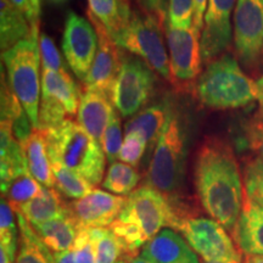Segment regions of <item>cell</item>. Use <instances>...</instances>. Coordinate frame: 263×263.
Returning <instances> with one entry per match:
<instances>
[{
	"instance_id": "cell-21",
	"label": "cell",
	"mask_w": 263,
	"mask_h": 263,
	"mask_svg": "<svg viewBox=\"0 0 263 263\" xmlns=\"http://www.w3.org/2000/svg\"><path fill=\"white\" fill-rule=\"evenodd\" d=\"M50 98L66 108L68 116L77 115L82 93L70 72H58L42 68V95Z\"/></svg>"
},
{
	"instance_id": "cell-32",
	"label": "cell",
	"mask_w": 263,
	"mask_h": 263,
	"mask_svg": "<svg viewBox=\"0 0 263 263\" xmlns=\"http://www.w3.org/2000/svg\"><path fill=\"white\" fill-rule=\"evenodd\" d=\"M15 210L8 200L2 196L0 202V249L17 258V244L20 240L18 224L15 222Z\"/></svg>"
},
{
	"instance_id": "cell-17",
	"label": "cell",
	"mask_w": 263,
	"mask_h": 263,
	"mask_svg": "<svg viewBox=\"0 0 263 263\" xmlns=\"http://www.w3.org/2000/svg\"><path fill=\"white\" fill-rule=\"evenodd\" d=\"M141 255L155 263H201L186 240L170 228L151 239Z\"/></svg>"
},
{
	"instance_id": "cell-25",
	"label": "cell",
	"mask_w": 263,
	"mask_h": 263,
	"mask_svg": "<svg viewBox=\"0 0 263 263\" xmlns=\"http://www.w3.org/2000/svg\"><path fill=\"white\" fill-rule=\"evenodd\" d=\"M0 43L4 52L32 37V26L10 0H0Z\"/></svg>"
},
{
	"instance_id": "cell-47",
	"label": "cell",
	"mask_w": 263,
	"mask_h": 263,
	"mask_svg": "<svg viewBox=\"0 0 263 263\" xmlns=\"http://www.w3.org/2000/svg\"><path fill=\"white\" fill-rule=\"evenodd\" d=\"M130 261H132V258L127 257V256H122V257L118 259V261H117L116 263H129Z\"/></svg>"
},
{
	"instance_id": "cell-26",
	"label": "cell",
	"mask_w": 263,
	"mask_h": 263,
	"mask_svg": "<svg viewBox=\"0 0 263 263\" xmlns=\"http://www.w3.org/2000/svg\"><path fill=\"white\" fill-rule=\"evenodd\" d=\"M20 230V250L16 263H55L54 252L21 213L16 212Z\"/></svg>"
},
{
	"instance_id": "cell-22",
	"label": "cell",
	"mask_w": 263,
	"mask_h": 263,
	"mask_svg": "<svg viewBox=\"0 0 263 263\" xmlns=\"http://www.w3.org/2000/svg\"><path fill=\"white\" fill-rule=\"evenodd\" d=\"M24 149L29 173L43 186L54 188L55 179L51 170V161L49 159L48 144L45 133L41 129H33L31 136L21 144Z\"/></svg>"
},
{
	"instance_id": "cell-23",
	"label": "cell",
	"mask_w": 263,
	"mask_h": 263,
	"mask_svg": "<svg viewBox=\"0 0 263 263\" xmlns=\"http://www.w3.org/2000/svg\"><path fill=\"white\" fill-rule=\"evenodd\" d=\"M170 105V101H162L143 108L126 123V134L138 133L145 139L147 147H155L166 122Z\"/></svg>"
},
{
	"instance_id": "cell-49",
	"label": "cell",
	"mask_w": 263,
	"mask_h": 263,
	"mask_svg": "<svg viewBox=\"0 0 263 263\" xmlns=\"http://www.w3.org/2000/svg\"><path fill=\"white\" fill-rule=\"evenodd\" d=\"M201 263H221V262H209V261H203V259H201Z\"/></svg>"
},
{
	"instance_id": "cell-7",
	"label": "cell",
	"mask_w": 263,
	"mask_h": 263,
	"mask_svg": "<svg viewBox=\"0 0 263 263\" xmlns=\"http://www.w3.org/2000/svg\"><path fill=\"white\" fill-rule=\"evenodd\" d=\"M118 219L138 227L147 241L155 238L166 227L176 230L178 223L170 200L147 184L139 186L127 196L126 205Z\"/></svg>"
},
{
	"instance_id": "cell-6",
	"label": "cell",
	"mask_w": 263,
	"mask_h": 263,
	"mask_svg": "<svg viewBox=\"0 0 263 263\" xmlns=\"http://www.w3.org/2000/svg\"><path fill=\"white\" fill-rule=\"evenodd\" d=\"M166 17V16H164ZM164 17L155 12H133L127 28L116 41L121 49L137 55L170 82V60L162 28Z\"/></svg>"
},
{
	"instance_id": "cell-42",
	"label": "cell",
	"mask_w": 263,
	"mask_h": 263,
	"mask_svg": "<svg viewBox=\"0 0 263 263\" xmlns=\"http://www.w3.org/2000/svg\"><path fill=\"white\" fill-rule=\"evenodd\" d=\"M147 5H149L151 11L155 12V14L162 16V17L166 16V0H147Z\"/></svg>"
},
{
	"instance_id": "cell-11",
	"label": "cell",
	"mask_w": 263,
	"mask_h": 263,
	"mask_svg": "<svg viewBox=\"0 0 263 263\" xmlns=\"http://www.w3.org/2000/svg\"><path fill=\"white\" fill-rule=\"evenodd\" d=\"M234 49L248 70L263 61V0H238L234 10Z\"/></svg>"
},
{
	"instance_id": "cell-30",
	"label": "cell",
	"mask_w": 263,
	"mask_h": 263,
	"mask_svg": "<svg viewBox=\"0 0 263 263\" xmlns=\"http://www.w3.org/2000/svg\"><path fill=\"white\" fill-rule=\"evenodd\" d=\"M95 249L97 263H116L123 256L120 240L108 227L88 228Z\"/></svg>"
},
{
	"instance_id": "cell-13",
	"label": "cell",
	"mask_w": 263,
	"mask_h": 263,
	"mask_svg": "<svg viewBox=\"0 0 263 263\" xmlns=\"http://www.w3.org/2000/svg\"><path fill=\"white\" fill-rule=\"evenodd\" d=\"M88 18L98 33V51L94 62L83 82L84 89L104 91L112 98V89L122 65L120 47L108 34L101 22L88 11Z\"/></svg>"
},
{
	"instance_id": "cell-4",
	"label": "cell",
	"mask_w": 263,
	"mask_h": 263,
	"mask_svg": "<svg viewBox=\"0 0 263 263\" xmlns=\"http://www.w3.org/2000/svg\"><path fill=\"white\" fill-rule=\"evenodd\" d=\"M43 132L47 138L50 161H57L81 174L93 185L103 182L106 155L101 144L91 138L80 123L67 118L60 126Z\"/></svg>"
},
{
	"instance_id": "cell-45",
	"label": "cell",
	"mask_w": 263,
	"mask_h": 263,
	"mask_svg": "<svg viewBox=\"0 0 263 263\" xmlns=\"http://www.w3.org/2000/svg\"><path fill=\"white\" fill-rule=\"evenodd\" d=\"M258 103H259V110H258L257 118L259 121H262V122H263V94L261 95V98H259Z\"/></svg>"
},
{
	"instance_id": "cell-34",
	"label": "cell",
	"mask_w": 263,
	"mask_h": 263,
	"mask_svg": "<svg viewBox=\"0 0 263 263\" xmlns=\"http://www.w3.org/2000/svg\"><path fill=\"white\" fill-rule=\"evenodd\" d=\"M195 6L194 0H168L166 18L173 27L193 28Z\"/></svg>"
},
{
	"instance_id": "cell-36",
	"label": "cell",
	"mask_w": 263,
	"mask_h": 263,
	"mask_svg": "<svg viewBox=\"0 0 263 263\" xmlns=\"http://www.w3.org/2000/svg\"><path fill=\"white\" fill-rule=\"evenodd\" d=\"M101 146L110 164L116 162L122 146V128H121V118L117 112L114 115L112 120L105 130Z\"/></svg>"
},
{
	"instance_id": "cell-9",
	"label": "cell",
	"mask_w": 263,
	"mask_h": 263,
	"mask_svg": "<svg viewBox=\"0 0 263 263\" xmlns=\"http://www.w3.org/2000/svg\"><path fill=\"white\" fill-rule=\"evenodd\" d=\"M183 238L203 261L241 263V252L226 228L215 219L205 217H186L177 226Z\"/></svg>"
},
{
	"instance_id": "cell-15",
	"label": "cell",
	"mask_w": 263,
	"mask_h": 263,
	"mask_svg": "<svg viewBox=\"0 0 263 263\" xmlns=\"http://www.w3.org/2000/svg\"><path fill=\"white\" fill-rule=\"evenodd\" d=\"M126 201L127 197L124 196L114 195L101 189H94L88 195L74 200L68 205L71 215L80 227L105 228L110 227L118 218Z\"/></svg>"
},
{
	"instance_id": "cell-10",
	"label": "cell",
	"mask_w": 263,
	"mask_h": 263,
	"mask_svg": "<svg viewBox=\"0 0 263 263\" xmlns=\"http://www.w3.org/2000/svg\"><path fill=\"white\" fill-rule=\"evenodd\" d=\"M153 68L140 58H122L120 73L112 89V101L123 118L133 117L147 104L156 87Z\"/></svg>"
},
{
	"instance_id": "cell-50",
	"label": "cell",
	"mask_w": 263,
	"mask_h": 263,
	"mask_svg": "<svg viewBox=\"0 0 263 263\" xmlns=\"http://www.w3.org/2000/svg\"><path fill=\"white\" fill-rule=\"evenodd\" d=\"M52 2H54V3H64L65 0H52Z\"/></svg>"
},
{
	"instance_id": "cell-1",
	"label": "cell",
	"mask_w": 263,
	"mask_h": 263,
	"mask_svg": "<svg viewBox=\"0 0 263 263\" xmlns=\"http://www.w3.org/2000/svg\"><path fill=\"white\" fill-rule=\"evenodd\" d=\"M194 183L200 203L212 219L233 233L245 201L239 162L229 144L209 137L197 149Z\"/></svg>"
},
{
	"instance_id": "cell-5",
	"label": "cell",
	"mask_w": 263,
	"mask_h": 263,
	"mask_svg": "<svg viewBox=\"0 0 263 263\" xmlns=\"http://www.w3.org/2000/svg\"><path fill=\"white\" fill-rule=\"evenodd\" d=\"M32 26V37L2 52L6 77L34 129H38L42 80L39 78V24Z\"/></svg>"
},
{
	"instance_id": "cell-2",
	"label": "cell",
	"mask_w": 263,
	"mask_h": 263,
	"mask_svg": "<svg viewBox=\"0 0 263 263\" xmlns=\"http://www.w3.org/2000/svg\"><path fill=\"white\" fill-rule=\"evenodd\" d=\"M199 103L212 110H233L259 100L257 84L242 71L238 60L223 54L207 64L194 88Z\"/></svg>"
},
{
	"instance_id": "cell-29",
	"label": "cell",
	"mask_w": 263,
	"mask_h": 263,
	"mask_svg": "<svg viewBox=\"0 0 263 263\" xmlns=\"http://www.w3.org/2000/svg\"><path fill=\"white\" fill-rule=\"evenodd\" d=\"M51 170L54 174L55 186L61 194L71 199H82L95 189L90 182H88L81 174L68 170L64 164L51 161Z\"/></svg>"
},
{
	"instance_id": "cell-38",
	"label": "cell",
	"mask_w": 263,
	"mask_h": 263,
	"mask_svg": "<svg viewBox=\"0 0 263 263\" xmlns=\"http://www.w3.org/2000/svg\"><path fill=\"white\" fill-rule=\"evenodd\" d=\"M72 252H73L74 263H97V255H95V249L88 228H84V227L80 228V232L76 236Z\"/></svg>"
},
{
	"instance_id": "cell-8",
	"label": "cell",
	"mask_w": 263,
	"mask_h": 263,
	"mask_svg": "<svg viewBox=\"0 0 263 263\" xmlns=\"http://www.w3.org/2000/svg\"><path fill=\"white\" fill-rule=\"evenodd\" d=\"M164 34L170 51V82L178 93L194 91L201 71L200 34L195 29L176 28L164 17Z\"/></svg>"
},
{
	"instance_id": "cell-31",
	"label": "cell",
	"mask_w": 263,
	"mask_h": 263,
	"mask_svg": "<svg viewBox=\"0 0 263 263\" xmlns=\"http://www.w3.org/2000/svg\"><path fill=\"white\" fill-rule=\"evenodd\" d=\"M43 185L37 179L33 178L31 173L18 177L11 183L2 186V196L8 200L12 209L31 201L42 193Z\"/></svg>"
},
{
	"instance_id": "cell-39",
	"label": "cell",
	"mask_w": 263,
	"mask_h": 263,
	"mask_svg": "<svg viewBox=\"0 0 263 263\" xmlns=\"http://www.w3.org/2000/svg\"><path fill=\"white\" fill-rule=\"evenodd\" d=\"M245 141L252 151L263 157V122L257 117L251 121L245 132Z\"/></svg>"
},
{
	"instance_id": "cell-35",
	"label": "cell",
	"mask_w": 263,
	"mask_h": 263,
	"mask_svg": "<svg viewBox=\"0 0 263 263\" xmlns=\"http://www.w3.org/2000/svg\"><path fill=\"white\" fill-rule=\"evenodd\" d=\"M39 52H41L42 68L58 72H68L66 62L61 58L57 45L47 33L39 34Z\"/></svg>"
},
{
	"instance_id": "cell-41",
	"label": "cell",
	"mask_w": 263,
	"mask_h": 263,
	"mask_svg": "<svg viewBox=\"0 0 263 263\" xmlns=\"http://www.w3.org/2000/svg\"><path fill=\"white\" fill-rule=\"evenodd\" d=\"M207 0H194V6H195V14H194V25L193 27L199 33L201 37V32L205 24V14L207 9Z\"/></svg>"
},
{
	"instance_id": "cell-24",
	"label": "cell",
	"mask_w": 263,
	"mask_h": 263,
	"mask_svg": "<svg viewBox=\"0 0 263 263\" xmlns=\"http://www.w3.org/2000/svg\"><path fill=\"white\" fill-rule=\"evenodd\" d=\"M89 10L115 42L124 32L132 18L129 0H88Z\"/></svg>"
},
{
	"instance_id": "cell-18",
	"label": "cell",
	"mask_w": 263,
	"mask_h": 263,
	"mask_svg": "<svg viewBox=\"0 0 263 263\" xmlns=\"http://www.w3.org/2000/svg\"><path fill=\"white\" fill-rule=\"evenodd\" d=\"M240 251L263 256V209L245 195L244 207L232 233Z\"/></svg>"
},
{
	"instance_id": "cell-3",
	"label": "cell",
	"mask_w": 263,
	"mask_h": 263,
	"mask_svg": "<svg viewBox=\"0 0 263 263\" xmlns=\"http://www.w3.org/2000/svg\"><path fill=\"white\" fill-rule=\"evenodd\" d=\"M186 133L179 114L170 105L166 122L154 147L147 171V185L162 193L171 205L184 201L182 188L185 178Z\"/></svg>"
},
{
	"instance_id": "cell-20",
	"label": "cell",
	"mask_w": 263,
	"mask_h": 263,
	"mask_svg": "<svg viewBox=\"0 0 263 263\" xmlns=\"http://www.w3.org/2000/svg\"><path fill=\"white\" fill-rule=\"evenodd\" d=\"M15 212L21 213L32 227L71 215L70 205L62 200L60 192L47 186H43L42 193L37 197L15 209Z\"/></svg>"
},
{
	"instance_id": "cell-33",
	"label": "cell",
	"mask_w": 263,
	"mask_h": 263,
	"mask_svg": "<svg viewBox=\"0 0 263 263\" xmlns=\"http://www.w3.org/2000/svg\"><path fill=\"white\" fill-rule=\"evenodd\" d=\"M245 195L263 209V157H254L244 166Z\"/></svg>"
},
{
	"instance_id": "cell-27",
	"label": "cell",
	"mask_w": 263,
	"mask_h": 263,
	"mask_svg": "<svg viewBox=\"0 0 263 263\" xmlns=\"http://www.w3.org/2000/svg\"><path fill=\"white\" fill-rule=\"evenodd\" d=\"M51 252L67 251L73 248L76 236L80 232V224L68 215L64 218L54 219L44 224L33 227Z\"/></svg>"
},
{
	"instance_id": "cell-12",
	"label": "cell",
	"mask_w": 263,
	"mask_h": 263,
	"mask_svg": "<svg viewBox=\"0 0 263 263\" xmlns=\"http://www.w3.org/2000/svg\"><path fill=\"white\" fill-rule=\"evenodd\" d=\"M66 62L78 80L84 82L98 51V33L93 24L74 11H68L61 41Z\"/></svg>"
},
{
	"instance_id": "cell-19",
	"label": "cell",
	"mask_w": 263,
	"mask_h": 263,
	"mask_svg": "<svg viewBox=\"0 0 263 263\" xmlns=\"http://www.w3.org/2000/svg\"><path fill=\"white\" fill-rule=\"evenodd\" d=\"M21 143L15 137L12 122L2 120L0 123V178L2 186L28 173Z\"/></svg>"
},
{
	"instance_id": "cell-48",
	"label": "cell",
	"mask_w": 263,
	"mask_h": 263,
	"mask_svg": "<svg viewBox=\"0 0 263 263\" xmlns=\"http://www.w3.org/2000/svg\"><path fill=\"white\" fill-rule=\"evenodd\" d=\"M33 2V5L35 6V9L38 10V11H41V0H32Z\"/></svg>"
},
{
	"instance_id": "cell-16",
	"label": "cell",
	"mask_w": 263,
	"mask_h": 263,
	"mask_svg": "<svg viewBox=\"0 0 263 263\" xmlns=\"http://www.w3.org/2000/svg\"><path fill=\"white\" fill-rule=\"evenodd\" d=\"M116 114L112 98L104 91L84 89L82 93L77 122L91 138L101 144L108 123Z\"/></svg>"
},
{
	"instance_id": "cell-43",
	"label": "cell",
	"mask_w": 263,
	"mask_h": 263,
	"mask_svg": "<svg viewBox=\"0 0 263 263\" xmlns=\"http://www.w3.org/2000/svg\"><path fill=\"white\" fill-rule=\"evenodd\" d=\"M244 263H263V256L248 255L246 256Z\"/></svg>"
},
{
	"instance_id": "cell-28",
	"label": "cell",
	"mask_w": 263,
	"mask_h": 263,
	"mask_svg": "<svg viewBox=\"0 0 263 263\" xmlns=\"http://www.w3.org/2000/svg\"><path fill=\"white\" fill-rule=\"evenodd\" d=\"M139 180L140 174L136 167L116 161L108 167L103 186L118 196H128L136 190Z\"/></svg>"
},
{
	"instance_id": "cell-44",
	"label": "cell",
	"mask_w": 263,
	"mask_h": 263,
	"mask_svg": "<svg viewBox=\"0 0 263 263\" xmlns=\"http://www.w3.org/2000/svg\"><path fill=\"white\" fill-rule=\"evenodd\" d=\"M130 263H155V262L151 261V259L145 257V256L138 255V256H136V257H134L133 259H132Z\"/></svg>"
},
{
	"instance_id": "cell-40",
	"label": "cell",
	"mask_w": 263,
	"mask_h": 263,
	"mask_svg": "<svg viewBox=\"0 0 263 263\" xmlns=\"http://www.w3.org/2000/svg\"><path fill=\"white\" fill-rule=\"evenodd\" d=\"M10 2L17 8L20 11L24 14L31 25L39 24V16H41V11L35 9L33 5L32 0H10Z\"/></svg>"
},
{
	"instance_id": "cell-37",
	"label": "cell",
	"mask_w": 263,
	"mask_h": 263,
	"mask_svg": "<svg viewBox=\"0 0 263 263\" xmlns=\"http://www.w3.org/2000/svg\"><path fill=\"white\" fill-rule=\"evenodd\" d=\"M147 147V143L143 137L139 136L138 133H128L124 136V140L121 146L120 159L122 162L130 164L133 167H138L141 157H143L144 153H145Z\"/></svg>"
},
{
	"instance_id": "cell-46",
	"label": "cell",
	"mask_w": 263,
	"mask_h": 263,
	"mask_svg": "<svg viewBox=\"0 0 263 263\" xmlns=\"http://www.w3.org/2000/svg\"><path fill=\"white\" fill-rule=\"evenodd\" d=\"M256 84H257L259 91H261V93L263 94V74H262V77L259 78L257 82H256Z\"/></svg>"
},
{
	"instance_id": "cell-14",
	"label": "cell",
	"mask_w": 263,
	"mask_h": 263,
	"mask_svg": "<svg viewBox=\"0 0 263 263\" xmlns=\"http://www.w3.org/2000/svg\"><path fill=\"white\" fill-rule=\"evenodd\" d=\"M238 0H209L205 24L200 37L202 62L210 64L222 57L232 43L230 17Z\"/></svg>"
}]
</instances>
